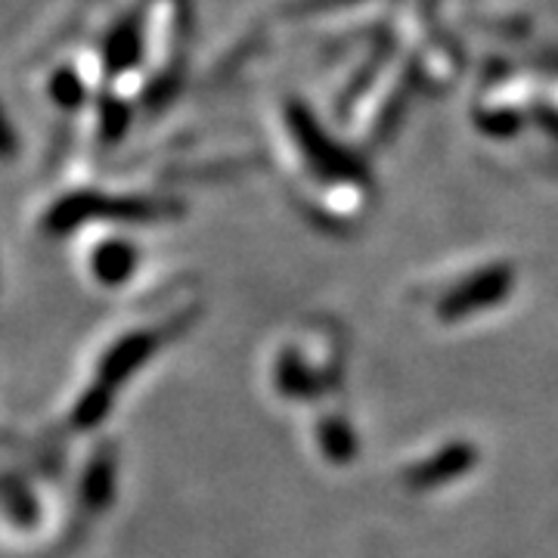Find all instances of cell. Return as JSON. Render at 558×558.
Wrapping results in <instances>:
<instances>
[{
    "label": "cell",
    "mask_w": 558,
    "mask_h": 558,
    "mask_svg": "<svg viewBox=\"0 0 558 558\" xmlns=\"http://www.w3.org/2000/svg\"><path fill=\"white\" fill-rule=\"evenodd\" d=\"M149 348H153V339H146V336H131V339H124L119 348H112L109 351V357L102 360L100 373H102V385H119L134 366H140L146 354H149Z\"/></svg>",
    "instance_id": "6da1fadb"
},
{
    "label": "cell",
    "mask_w": 558,
    "mask_h": 558,
    "mask_svg": "<svg viewBox=\"0 0 558 558\" xmlns=\"http://www.w3.org/2000/svg\"><path fill=\"white\" fill-rule=\"evenodd\" d=\"M109 407H112V388L109 385H97L94 391H87L81 403L75 407V413H72V422H75V428H90V425H97L106 413H109Z\"/></svg>",
    "instance_id": "277c9868"
},
{
    "label": "cell",
    "mask_w": 558,
    "mask_h": 558,
    "mask_svg": "<svg viewBox=\"0 0 558 558\" xmlns=\"http://www.w3.org/2000/svg\"><path fill=\"white\" fill-rule=\"evenodd\" d=\"M47 90H50V100L62 109H78L81 102L87 100V87H84V81L78 78L75 69H57Z\"/></svg>",
    "instance_id": "3957f363"
},
{
    "label": "cell",
    "mask_w": 558,
    "mask_h": 558,
    "mask_svg": "<svg viewBox=\"0 0 558 558\" xmlns=\"http://www.w3.org/2000/svg\"><path fill=\"white\" fill-rule=\"evenodd\" d=\"M13 156H16V134H13V128L7 121V112L0 106V161L13 159Z\"/></svg>",
    "instance_id": "8992f818"
},
{
    "label": "cell",
    "mask_w": 558,
    "mask_h": 558,
    "mask_svg": "<svg viewBox=\"0 0 558 558\" xmlns=\"http://www.w3.org/2000/svg\"><path fill=\"white\" fill-rule=\"evenodd\" d=\"M131 267H134V252H131L128 242H106V245H100V252L94 255V270L109 286H116V282L128 277Z\"/></svg>",
    "instance_id": "7a4b0ae2"
},
{
    "label": "cell",
    "mask_w": 558,
    "mask_h": 558,
    "mask_svg": "<svg viewBox=\"0 0 558 558\" xmlns=\"http://www.w3.org/2000/svg\"><path fill=\"white\" fill-rule=\"evenodd\" d=\"M109 481H112L109 465L97 462V465L87 472V481H84V502H90V506L106 502V497H109Z\"/></svg>",
    "instance_id": "5b68a950"
}]
</instances>
